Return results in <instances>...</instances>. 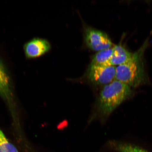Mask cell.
<instances>
[{
  "label": "cell",
  "instance_id": "4",
  "mask_svg": "<svg viewBox=\"0 0 152 152\" xmlns=\"http://www.w3.org/2000/svg\"><path fill=\"white\" fill-rule=\"evenodd\" d=\"M85 39L87 46L94 51L111 48L113 46L111 40L106 34L93 28H87Z\"/></svg>",
  "mask_w": 152,
  "mask_h": 152
},
{
  "label": "cell",
  "instance_id": "2",
  "mask_svg": "<svg viewBox=\"0 0 152 152\" xmlns=\"http://www.w3.org/2000/svg\"><path fill=\"white\" fill-rule=\"evenodd\" d=\"M141 51L133 54L132 58L116 67L115 79L131 87L139 86L144 80L143 62Z\"/></svg>",
  "mask_w": 152,
  "mask_h": 152
},
{
  "label": "cell",
  "instance_id": "5",
  "mask_svg": "<svg viewBox=\"0 0 152 152\" xmlns=\"http://www.w3.org/2000/svg\"><path fill=\"white\" fill-rule=\"evenodd\" d=\"M50 43L46 39L35 38L25 44L23 49L26 58H35L40 56L50 50Z\"/></svg>",
  "mask_w": 152,
  "mask_h": 152
},
{
  "label": "cell",
  "instance_id": "7",
  "mask_svg": "<svg viewBox=\"0 0 152 152\" xmlns=\"http://www.w3.org/2000/svg\"><path fill=\"white\" fill-rule=\"evenodd\" d=\"M113 48V55L110 60L111 66H118L124 64L133 56V54L129 52L121 45H115Z\"/></svg>",
  "mask_w": 152,
  "mask_h": 152
},
{
  "label": "cell",
  "instance_id": "3",
  "mask_svg": "<svg viewBox=\"0 0 152 152\" xmlns=\"http://www.w3.org/2000/svg\"><path fill=\"white\" fill-rule=\"evenodd\" d=\"M115 66H102L91 64L88 71V77L94 85L104 86L115 79Z\"/></svg>",
  "mask_w": 152,
  "mask_h": 152
},
{
  "label": "cell",
  "instance_id": "8",
  "mask_svg": "<svg viewBox=\"0 0 152 152\" xmlns=\"http://www.w3.org/2000/svg\"><path fill=\"white\" fill-rule=\"evenodd\" d=\"M113 53V48L99 51L93 58L91 64L102 66H111L110 60Z\"/></svg>",
  "mask_w": 152,
  "mask_h": 152
},
{
  "label": "cell",
  "instance_id": "10",
  "mask_svg": "<svg viewBox=\"0 0 152 152\" xmlns=\"http://www.w3.org/2000/svg\"><path fill=\"white\" fill-rule=\"evenodd\" d=\"M0 152H18L0 129Z\"/></svg>",
  "mask_w": 152,
  "mask_h": 152
},
{
  "label": "cell",
  "instance_id": "1",
  "mask_svg": "<svg viewBox=\"0 0 152 152\" xmlns=\"http://www.w3.org/2000/svg\"><path fill=\"white\" fill-rule=\"evenodd\" d=\"M132 94V87L115 79L100 91L96 104V113L101 118L107 117Z\"/></svg>",
  "mask_w": 152,
  "mask_h": 152
},
{
  "label": "cell",
  "instance_id": "9",
  "mask_svg": "<svg viewBox=\"0 0 152 152\" xmlns=\"http://www.w3.org/2000/svg\"><path fill=\"white\" fill-rule=\"evenodd\" d=\"M108 144L118 152H149L138 146L115 140L110 141Z\"/></svg>",
  "mask_w": 152,
  "mask_h": 152
},
{
  "label": "cell",
  "instance_id": "6",
  "mask_svg": "<svg viewBox=\"0 0 152 152\" xmlns=\"http://www.w3.org/2000/svg\"><path fill=\"white\" fill-rule=\"evenodd\" d=\"M0 96L9 105H12L13 95L10 78L4 64L0 58Z\"/></svg>",
  "mask_w": 152,
  "mask_h": 152
}]
</instances>
